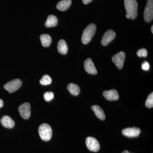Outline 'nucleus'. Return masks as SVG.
Listing matches in <instances>:
<instances>
[{
    "mask_svg": "<svg viewBox=\"0 0 153 153\" xmlns=\"http://www.w3.org/2000/svg\"><path fill=\"white\" fill-rule=\"evenodd\" d=\"M126 17L127 19H130V17L129 16H128V15H127V14H126Z\"/></svg>",
    "mask_w": 153,
    "mask_h": 153,
    "instance_id": "cd10ccee",
    "label": "nucleus"
},
{
    "mask_svg": "<svg viewBox=\"0 0 153 153\" xmlns=\"http://www.w3.org/2000/svg\"><path fill=\"white\" fill-rule=\"evenodd\" d=\"M103 95L107 100L109 101L117 100L119 97L117 91L115 89L105 91L103 92Z\"/></svg>",
    "mask_w": 153,
    "mask_h": 153,
    "instance_id": "f8f14e48",
    "label": "nucleus"
},
{
    "mask_svg": "<svg viewBox=\"0 0 153 153\" xmlns=\"http://www.w3.org/2000/svg\"><path fill=\"white\" fill-rule=\"evenodd\" d=\"M40 39L42 46L44 47H49L52 42V38L47 34H43L40 36Z\"/></svg>",
    "mask_w": 153,
    "mask_h": 153,
    "instance_id": "a211bd4d",
    "label": "nucleus"
},
{
    "mask_svg": "<svg viewBox=\"0 0 153 153\" xmlns=\"http://www.w3.org/2000/svg\"><path fill=\"white\" fill-rule=\"evenodd\" d=\"M149 64L147 61H145L142 65V68L143 70H145V71H148L149 69Z\"/></svg>",
    "mask_w": 153,
    "mask_h": 153,
    "instance_id": "b1692460",
    "label": "nucleus"
},
{
    "mask_svg": "<svg viewBox=\"0 0 153 153\" xmlns=\"http://www.w3.org/2000/svg\"><path fill=\"white\" fill-rule=\"evenodd\" d=\"M125 53L123 52H120L114 55L112 57L113 62L119 69H122L123 67L124 62L125 59Z\"/></svg>",
    "mask_w": 153,
    "mask_h": 153,
    "instance_id": "6e6552de",
    "label": "nucleus"
},
{
    "mask_svg": "<svg viewBox=\"0 0 153 153\" xmlns=\"http://www.w3.org/2000/svg\"><path fill=\"white\" fill-rule=\"evenodd\" d=\"M19 111L20 115L24 119L27 120L30 118L31 115V106L30 103L25 102L19 107Z\"/></svg>",
    "mask_w": 153,
    "mask_h": 153,
    "instance_id": "0eeeda50",
    "label": "nucleus"
},
{
    "mask_svg": "<svg viewBox=\"0 0 153 153\" xmlns=\"http://www.w3.org/2000/svg\"><path fill=\"white\" fill-rule=\"evenodd\" d=\"M122 153H131L130 152H129L128 151L125 150L123 152H122Z\"/></svg>",
    "mask_w": 153,
    "mask_h": 153,
    "instance_id": "bb28decb",
    "label": "nucleus"
},
{
    "mask_svg": "<svg viewBox=\"0 0 153 153\" xmlns=\"http://www.w3.org/2000/svg\"><path fill=\"white\" fill-rule=\"evenodd\" d=\"M52 81V79L50 76L47 74H45L40 80V83L41 85H47L51 84Z\"/></svg>",
    "mask_w": 153,
    "mask_h": 153,
    "instance_id": "aec40b11",
    "label": "nucleus"
},
{
    "mask_svg": "<svg viewBox=\"0 0 153 153\" xmlns=\"http://www.w3.org/2000/svg\"><path fill=\"white\" fill-rule=\"evenodd\" d=\"M141 132V130L137 127L128 128L124 129L122 134L128 137H135L139 135Z\"/></svg>",
    "mask_w": 153,
    "mask_h": 153,
    "instance_id": "9d476101",
    "label": "nucleus"
},
{
    "mask_svg": "<svg viewBox=\"0 0 153 153\" xmlns=\"http://www.w3.org/2000/svg\"><path fill=\"white\" fill-rule=\"evenodd\" d=\"M151 31H152V33H153V26H152L151 27Z\"/></svg>",
    "mask_w": 153,
    "mask_h": 153,
    "instance_id": "c85d7f7f",
    "label": "nucleus"
},
{
    "mask_svg": "<svg viewBox=\"0 0 153 153\" xmlns=\"http://www.w3.org/2000/svg\"><path fill=\"white\" fill-rule=\"evenodd\" d=\"M137 55L139 57H146L148 55L147 51L146 49H141L138 50Z\"/></svg>",
    "mask_w": 153,
    "mask_h": 153,
    "instance_id": "5701e85b",
    "label": "nucleus"
},
{
    "mask_svg": "<svg viewBox=\"0 0 153 153\" xmlns=\"http://www.w3.org/2000/svg\"><path fill=\"white\" fill-rule=\"evenodd\" d=\"M144 19L146 22H150L153 19V0H148L144 13Z\"/></svg>",
    "mask_w": 153,
    "mask_h": 153,
    "instance_id": "39448f33",
    "label": "nucleus"
},
{
    "mask_svg": "<svg viewBox=\"0 0 153 153\" xmlns=\"http://www.w3.org/2000/svg\"><path fill=\"white\" fill-rule=\"evenodd\" d=\"M57 50L60 54L65 55L68 52V48L67 43L65 40L61 39L58 42L57 44Z\"/></svg>",
    "mask_w": 153,
    "mask_h": 153,
    "instance_id": "2eb2a0df",
    "label": "nucleus"
},
{
    "mask_svg": "<svg viewBox=\"0 0 153 153\" xmlns=\"http://www.w3.org/2000/svg\"><path fill=\"white\" fill-rule=\"evenodd\" d=\"M1 122L3 126L7 128H13L15 126V122L8 116L5 115L3 117Z\"/></svg>",
    "mask_w": 153,
    "mask_h": 153,
    "instance_id": "ddd939ff",
    "label": "nucleus"
},
{
    "mask_svg": "<svg viewBox=\"0 0 153 153\" xmlns=\"http://www.w3.org/2000/svg\"><path fill=\"white\" fill-rule=\"evenodd\" d=\"M116 36V33L112 30H108L105 33L101 40V44L106 46L112 41Z\"/></svg>",
    "mask_w": 153,
    "mask_h": 153,
    "instance_id": "1a4fd4ad",
    "label": "nucleus"
},
{
    "mask_svg": "<svg viewBox=\"0 0 153 153\" xmlns=\"http://www.w3.org/2000/svg\"><path fill=\"white\" fill-rule=\"evenodd\" d=\"M67 89L72 95L77 96L80 93V88L79 86L74 83H71L68 84Z\"/></svg>",
    "mask_w": 153,
    "mask_h": 153,
    "instance_id": "6ab92c4d",
    "label": "nucleus"
},
{
    "mask_svg": "<svg viewBox=\"0 0 153 153\" xmlns=\"http://www.w3.org/2000/svg\"><path fill=\"white\" fill-rule=\"evenodd\" d=\"M38 132L41 139L45 141L50 140L52 138V131L50 126L47 123L41 124L38 128Z\"/></svg>",
    "mask_w": 153,
    "mask_h": 153,
    "instance_id": "7ed1b4c3",
    "label": "nucleus"
},
{
    "mask_svg": "<svg viewBox=\"0 0 153 153\" xmlns=\"http://www.w3.org/2000/svg\"><path fill=\"white\" fill-rule=\"evenodd\" d=\"M124 5L130 19H135L137 16L138 4L136 0H124Z\"/></svg>",
    "mask_w": 153,
    "mask_h": 153,
    "instance_id": "f257e3e1",
    "label": "nucleus"
},
{
    "mask_svg": "<svg viewBox=\"0 0 153 153\" xmlns=\"http://www.w3.org/2000/svg\"><path fill=\"white\" fill-rule=\"evenodd\" d=\"M58 20L57 17L54 15H50L47 18L45 26L47 27H55L57 25Z\"/></svg>",
    "mask_w": 153,
    "mask_h": 153,
    "instance_id": "f3484780",
    "label": "nucleus"
},
{
    "mask_svg": "<svg viewBox=\"0 0 153 153\" xmlns=\"http://www.w3.org/2000/svg\"><path fill=\"white\" fill-rule=\"evenodd\" d=\"M22 82L21 79H16L9 81L4 85V88L10 93L16 91L22 86Z\"/></svg>",
    "mask_w": 153,
    "mask_h": 153,
    "instance_id": "20e7f679",
    "label": "nucleus"
},
{
    "mask_svg": "<svg viewBox=\"0 0 153 153\" xmlns=\"http://www.w3.org/2000/svg\"><path fill=\"white\" fill-rule=\"evenodd\" d=\"M146 106L148 108H152L153 107V93L150 94L148 96L146 102Z\"/></svg>",
    "mask_w": 153,
    "mask_h": 153,
    "instance_id": "412c9836",
    "label": "nucleus"
},
{
    "mask_svg": "<svg viewBox=\"0 0 153 153\" xmlns=\"http://www.w3.org/2000/svg\"><path fill=\"white\" fill-rule=\"evenodd\" d=\"M91 109L94 112L96 115L101 120H104L105 116L104 111L100 106L98 105H94L91 106Z\"/></svg>",
    "mask_w": 153,
    "mask_h": 153,
    "instance_id": "dca6fc26",
    "label": "nucleus"
},
{
    "mask_svg": "<svg viewBox=\"0 0 153 153\" xmlns=\"http://www.w3.org/2000/svg\"><path fill=\"white\" fill-rule=\"evenodd\" d=\"M44 99L46 101H50L54 98V94L51 91L47 92L44 94Z\"/></svg>",
    "mask_w": 153,
    "mask_h": 153,
    "instance_id": "4be33fe9",
    "label": "nucleus"
},
{
    "mask_svg": "<svg viewBox=\"0 0 153 153\" xmlns=\"http://www.w3.org/2000/svg\"><path fill=\"white\" fill-rule=\"evenodd\" d=\"M3 105H4V102H3V100L0 99V108L2 107Z\"/></svg>",
    "mask_w": 153,
    "mask_h": 153,
    "instance_id": "a878e982",
    "label": "nucleus"
},
{
    "mask_svg": "<svg viewBox=\"0 0 153 153\" xmlns=\"http://www.w3.org/2000/svg\"><path fill=\"white\" fill-rule=\"evenodd\" d=\"M96 30V26L94 24H90L83 31L81 41L82 44H87L91 41L95 34Z\"/></svg>",
    "mask_w": 153,
    "mask_h": 153,
    "instance_id": "f03ea898",
    "label": "nucleus"
},
{
    "mask_svg": "<svg viewBox=\"0 0 153 153\" xmlns=\"http://www.w3.org/2000/svg\"><path fill=\"white\" fill-rule=\"evenodd\" d=\"M92 1V0H82V2L85 4H89Z\"/></svg>",
    "mask_w": 153,
    "mask_h": 153,
    "instance_id": "393cba45",
    "label": "nucleus"
},
{
    "mask_svg": "<svg viewBox=\"0 0 153 153\" xmlns=\"http://www.w3.org/2000/svg\"><path fill=\"white\" fill-rule=\"evenodd\" d=\"M84 67L86 72L89 74H96L97 73V70L93 61L90 58H87L84 62Z\"/></svg>",
    "mask_w": 153,
    "mask_h": 153,
    "instance_id": "9b49d317",
    "label": "nucleus"
},
{
    "mask_svg": "<svg viewBox=\"0 0 153 153\" xmlns=\"http://www.w3.org/2000/svg\"><path fill=\"white\" fill-rule=\"evenodd\" d=\"M86 146L91 151L98 152L100 149V145L98 141L93 137H88L85 140Z\"/></svg>",
    "mask_w": 153,
    "mask_h": 153,
    "instance_id": "423d86ee",
    "label": "nucleus"
},
{
    "mask_svg": "<svg viewBox=\"0 0 153 153\" xmlns=\"http://www.w3.org/2000/svg\"><path fill=\"white\" fill-rule=\"evenodd\" d=\"M71 3V0H62L57 3V8L60 11H66L70 7Z\"/></svg>",
    "mask_w": 153,
    "mask_h": 153,
    "instance_id": "4468645a",
    "label": "nucleus"
}]
</instances>
